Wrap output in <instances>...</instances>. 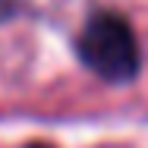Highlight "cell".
<instances>
[{
  "instance_id": "obj_1",
  "label": "cell",
  "mask_w": 148,
  "mask_h": 148,
  "mask_svg": "<svg viewBox=\"0 0 148 148\" xmlns=\"http://www.w3.org/2000/svg\"><path fill=\"white\" fill-rule=\"evenodd\" d=\"M82 63L107 82H129L139 73V44L129 22L117 13H98L79 35L76 44Z\"/></svg>"
}]
</instances>
